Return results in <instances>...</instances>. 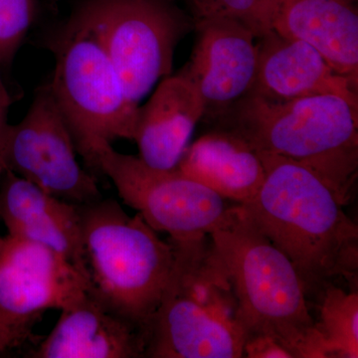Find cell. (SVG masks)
<instances>
[{"label":"cell","instance_id":"obj_1","mask_svg":"<svg viewBox=\"0 0 358 358\" xmlns=\"http://www.w3.org/2000/svg\"><path fill=\"white\" fill-rule=\"evenodd\" d=\"M265 179L243 204L254 222L298 272L306 294L336 280L357 286L358 227L326 181L280 155L259 154Z\"/></svg>","mask_w":358,"mask_h":358},{"label":"cell","instance_id":"obj_2","mask_svg":"<svg viewBox=\"0 0 358 358\" xmlns=\"http://www.w3.org/2000/svg\"><path fill=\"white\" fill-rule=\"evenodd\" d=\"M209 236L232 282L247 338L271 336L293 358H329L298 272L244 205H233L225 222Z\"/></svg>","mask_w":358,"mask_h":358},{"label":"cell","instance_id":"obj_3","mask_svg":"<svg viewBox=\"0 0 358 358\" xmlns=\"http://www.w3.org/2000/svg\"><path fill=\"white\" fill-rule=\"evenodd\" d=\"M258 154L280 155L324 179L343 206L358 173V105L324 94L286 102L247 95L218 117Z\"/></svg>","mask_w":358,"mask_h":358},{"label":"cell","instance_id":"obj_4","mask_svg":"<svg viewBox=\"0 0 358 358\" xmlns=\"http://www.w3.org/2000/svg\"><path fill=\"white\" fill-rule=\"evenodd\" d=\"M169 241L173 268L148 326L145 357H244L236 296L210 236Z\"/></svg>","mask_w":358,"mask_h":358},{"label":"cell","instance_id":"obj_5","mask_svg":"<svg viewBox=\"0 0 358 358\" xmlns=\"http://www.w3.org/2000/svg\"><path fill=\"white\" fill-rule=\"evenodd\" d=\"M79 210L88 294L148 331L173 268V244L115 200L101 199Z\"/></svg>","mask_w":358,"mask_h":358},{"label":"cell","instance_id":"obj_6","mask_svg":"<svg viewBox=\"0 0 358 358\" xmlns=\"http://www.w3.org/2000/svg\"><path fill=\"white\" fill-rule=\"evenodd\" d=\"M51 49L55 67L49 88L78 154L94 169L100 145L134 141L140 106L127 95L102 29L84 0L54 37Z\"/></svg>","mask_w":358,"mask_h":358},{"label":"cell","instance_id":"obj_7","mask_svg":"<svg viewBox=\"0 0 358 358\" xmlns=\"http://www.w3.org/2000/svg\"><path fill=\"white\" fill-rule=\"evenodd\" d=\"M94 169L112 180L124 204L173 241L210 234L225 222L233 206L178 169H152L140 157L117 152L110 143L95 150Z\"/></svg>","mask_w":358,"mask_h":358},{"label":"cell","instance_id":"obj_8","mask_svg":"<svg viewBox=\"0 0 358 358\" xmlns=\"http://www.w3.org/2000/svg\"><path fill=\"white\" fill-rule=\"evenodd\" d=\"M131 102L173 71L176 45L192 23L173 0H84Z\"/></svg>","mask_w":358,"mask_h":358},{"label":"cell","instance_id":"obj_9","mask_svg":"<svg viewBox=\"0 0 358 358\" xmlns=\"http://www.w3.org/2000/svg\"><path fill=\"white\" fill-rule=\"evenodd\" d=\"M72 134L49 85L38 89L18 124L0 141V173L11 171L45 192L77 206L102 199L96 179L80 166Z\"/></svg>","mask_w":358,"mask_h":358},{"label":"cell","instance_id":"obj_10","mask_svg":"<svg viewBox=\"0 0 358 358\" xmlns=\"http://www.w3.org/2000/svg\"><path fill=\"white\" fill-rule=\"evenodd\" d=\"M195 27L196 44L181 73L199 90L204 115L217 120L253 87L257 38L248 27L222 14L196 15Z\"/></svg>","mask_w":358,"mask_h":358},{"label":"cell","instance_id":"obj_11","mask_svg":"<svg viewBox=\"0 0 358 358\" xmlns=\"http://www.w3.org/2000/svg\"><path fill=\"white\" fill-rule=\"evenodd\" d=\"M88 294L86 278L69 260L22 238L0 237V313L39 317Z\"/></svg>","mask_w":358,"mask_h":358},{"label":"cell","instance_id":"obj_12","mask_svg":"<svg viewBox=\"0 0 358 358\" xmlns=\"http://www.w3.org/2000/svg\"><path fill=\"white\" fill-rule=\"evenodd\" d=\"M255 82L248 95L273 102L333 94L358 105L357 85L306 42L268 32L259 38Z\"/></svg>","mask_w":358,"mask_h":358},{"label":"cell","instance_id":"obj_13","mask_svg":"<svg viewBox=\"0 0 358 358\" xmlns=\"http://www.w3.org/2000/svg\"><path fill=\"white\" fill-rule=\"evenodd\" d=\"M148 331L87 294L61 310L32 358L145 357Z\"/></svg>","mask_w":358,"mask_h":358},{"label":"cell","instance_id":"obj_14","mask_svg":"<svg viewBox=\"0 0 358 358\" xmlns=\"http://www.w3.org/2000/svg\"><path fill=\"white\" fill-rule=\"evenodd\" d=\"M0 219L11 236L53 250L83 274L81 217L77 205L4 171L0 174Z\"/></svg>","mask_w":358,"mask_h":358},{"label":"cell","instance_id":"obj_15","mask_svg":"<svg viewBox=\"0 0 358 358\" xmlns=\"http://www.w3.org/2000/svg\"><path fill=\"white\" fill-rule=\"evenodd\" d=\"M204 112L199 90L189 79L181 72L167 76L138 109L134 138L138 157L152 169H176Z\"/></svg>","mask_w":358,"mask_h":358},{"label":"cell","instance_id":"obj_16","mask_svg":"<svg viewBox=\"0 0 358 358\" xmlns=\"http://www.w3.org/2000/svg\"><path fill=\"white\" fill-rule=\"evenodd\" d=\"M273 30L310 45L357 85V0H275Z\"/></svg>","mask_w":358,"mask_h":358},{"label":"cell","instance_id":"obj_17","mask_svg":"<svg viewBox=\"0 0 358 358\" xmlns=\"http://www.w3.org/2000/svg\"><path fill=\"white\" fill-rule=\"evenodd\" d=\"M176 169L239 204L251 201L265 179L258 152L243 138L222 129L188 145Z\"/></svg>","mask_w":358,"mask_h":358},{"label":"cell","instance_id":"obj_18","mask_svg":"<svg viewBox=\"0 0 358 358\" xmlns=\"http://www.w3.org/2000/svg\"><path fill=\"white\" fill-rule=\"evenodd\" d=\"M317 331L329 358L358 357V293L329 285L320 294Z\"/></svg>","mask_w":358,"mask_h":358},{"label":"cell","instance_id":"obj_19","mask_svg":"<svg viewBox=\"0 0 358 358\" xmlns=\"http://www.w3.org/2000/svg\"><path fill=\"white\" fill-rule=\"evenodd\" d=\"M38 9L39 0H0V68L13 62Z\"/></svg>","mask_w":358,"mask_h":358},{"label":"cell","instance_id":"obj_20","mask_svg":"<svg viewBox=\"0 0 358 358\" xmlns=\"http://www.w3.org/2000/svg\"><path fill=\"white\" fill-rule=\"evenodd\" d=\"M275 0H200L195 15L218 13L248 27L257 39L273 31Z\"/></svg>","mask_w":358,"mask_h":358},{"label":"cell","instance_id":"obj_21","mask_svg":"<svg viewBox=\"0 0 358 358\" xmlns=\"http://www.w3.org/2000/svg\"><path fill=\"white\" fill-rule=\"evenodd\" d=\"M38 317H16L0 313V355L25 341Z\"/></svg>","mask_w":358,"mask_h":358},{"label":"cell","instance_id":"obj_22","mask_svg":"<svg viewBox=\"0 0 358 358\" xmlns=\"http://www.w3.org/2000/svg\"><path fill=\"white\" fill-rule=\"evenodd\" d=\"M244 357L293 358V355L271 336L256 334L248 336L245 341Z\"/></svg>","mask_w":358,"mask_h":358},{"label":"cell","instance_id":"obj_23","mask_svg":"<svg viewBox=\"0 0 358 358\" xmlns=\"http://www.w3.org/2000/svg\"><path fill=\"white\" fill-rule=\"evenodd\" d=\"M11 103H13V100H11L10 94L2 79L1 68H0V141H1L2 136L6 133L9 124L7 117H8Z\"/></svg>","mask_w":358,"mask_h":358},{"label":"cell","instance_id":"obj_24","mask_svg":"<svg viewBox=\"0 0 358 358\" xmlns=\"http://www.w3.org/2000/svg\"><path fill=\"white\" fill-rule=\"evenodd\" d=\"M192 2L193 6H196L197 3L200 1V0H190Z\"/></svg>","mask_w":358,"mask_h":358}]
</instances>
